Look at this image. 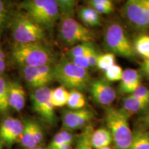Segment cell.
Instances as JSON below:
<instances>
[{"mask_svg":"<svg viewBox=\"0 0 149 149\" xmlns=\"http://www.w3.org/2000/svg\"><path fill=\"white\" fill-rule=\"evenodd\" d=\"M54 81L70 90L86 91L89 88L91 77L88 70L77 66L65 58L53 66Z\"/></svg>","mask_w":149,"mask_h":149,"instance_id":"cell-1","label":"cell"},{"mask_svg":"<svg viewBox=\"0 0 149 149\" xmlns=\"http://www.w3.org/2000/svg\"><path fill=\"white\" fill-rule=\"evenodd\" d=\"M12 57L20 67H39L51 65L54 54L42 42L15 44L12 49Z\"/></svg>","mask_w":149,"mask_h":149,"instance_id":"cell-2","label":"cell"},{"mask_svg":"<svg viewBox=\"0 0 149 149\" xmlns=\"http://www.w3.org/2000/svg\"><path fill=\"white\" fill-rule=\"evenodd\" d=\"M128 117L122 109L109 107L106 110V124L116 149H129L131 144L133 133L130 128Z\"/></svg>","mask_w":149,"mask_h":149,"instance_id":"cell-3","label":"cell"},{"mask_svg":"<svg viewBox=\"0 0 149 149\" xmlns=\"http://www.w3.org/2000/svg\"><path fill=\"white\" fill-rule=\"evenodd\" d=\"M25 13L43 29H51L60 17L57 0H27L21 3Z\"/></svg>","mask_w":149,"mask_h":149,"instance_id":"cell-4","label":"cell"},{"mask_svg":"<svg viewBox=\"0 0 149 149\" xmlns=\"http://www.w3.org/2000/svg\"><path fill=\"white\" fill-rule=\"evenodd\" d=\"M104 42L110 53L126 59H135L137 53L133 43L119 22H113L107 26L104 33Z\"/></svg>","mask_w":149,"mask_h":149,"instance_id":"cell-5","label":"cell"},{"mask_svg":"<svg viewBox=\"0 0 149 149\" xmlns=\"http://www.w3.org/2000/svg\"><path fill=\"white\" fill-rule=\"evenodd\" d=\"M11 31L16 44L42 42L46 37L44 29L33 22L25 13H19L13 17Z\"/></svg>","mask_w":149,"mask_h":149,"instance_id":"cell-6","label":"cell"},{"mask_svg":"<svg viewBox=\"0 0 149 149\" xmlns=\"http://www.w3.org/2000/svg\"><path fill=\"white\" fill-rule=\"evenodd\" d=\"M59 36L64 44L75 46L95 40V35L91 30L74 19V17H61L58 28Z\"/></svg>","mask_w":149,"mask_h":149,"instance_id":"cell-7","label":"cell"},{"mask_svg":"<svg viewBox=\"0 0 149 149\" xmlns=\"http://www.w3.org/2000/svg\"><path fill=\"white\" fill-rule=\"evenodd\" d=\"M122 15L128 24L144 33L149 30V10L141 0H128L122 7Z\"/></svg>","mask_w":149,"mask_h":149,"instance_id":"cell-8","label":"cell"},{"mask_svg":"<svg viewBox=\"0 0 149 149\" xmlns=\"http://www.w3.org/2000/svg\"><path fill=\"white\" fill-rule=\"evenodd\" d=\"M33 109L42 120L48 124L56 121L55 107L51 102V89L48 87L35 89L31 95Z\"/></svg>","mask_w":149,"mask_h":149,"instance_id":"cell-9","label":"cell"},{"mask_svg":"<svg viewBox=\"0 0 149 149\" xmlns=\"http://www.w3.org/2000/svg\"><path fill=\"white\" fill-rule=\"evenodd\" d=\"M24 79L31 88L37 89L45 87L54 81L53 66L44 65L39 67H20Z\"/></svg>","mask_w":149,"mask_h":149,"instance_id":"cell-10","label":"cell"},{"mask_svg":"<svg viewBox=\"0 0 149 149\" xmlns=\"http://www.w3.org/2000/svg\"><path fill=\"white\" fill-rule=\"evenodd\" d=\"M24 123L13 117H7L0 124V143L10 146L19 141L24 130Z\"/></svg>","mask_w":149,"mask_h":149,"instance_id":"cell-11","label":"cell"},{"mask_svg":"<svg viewBox=\"0 0 149 149\" xmlns=\"http://www.w3.org/2000/svg\"><path fill=\"white\" fill-rule=\"evenodd\" d=\"M88 89L95 101L100 105H111L117 97L115 88L105 79L92 80Z\"/></svg>","mask_w":149,"mask_h":149,"instance_id":"cell-12","label":"cell"},{"mask_svg":"<svg viewBox=\"0 0 149 149\" xmlns=\"http://www.w3.org/2000/svg\"><path fill=\"white\" fill-rule=\"evenodd\" d=\"M93 112L88 109H66L62 113V124L64 129L72 131L83 128L93 118Z\"/></svg>","mask_w":149,"mask_h":149,"instance_id":"cell-13","label":"cell"},{"mask_svg":"<svg viewBox=\"0 0 149 149\" xmlns=\"http://www.w3.org/2000/svg\"><path fill=\"white\" fill-rule=\"evenodd\" d=\"M141 76L138 70L128 68L124 70L122 79L119 85L121 94L131 95L141 85Z\"/></svg>","mask_w":149,"mask_h":149,"instance_id":"cell-14","label":"cell"},{"mask_svg":"<svg viewBox=\"0 0 149 149\" xmlns=\"http://www.w3.org/2000/svg\"><path fill=\"white\" fill-rule=\"evenodd\" d=\"M8 100L9 108L16 111H21L25 107L26 92L19 82L8 81Z\"/></svg>","mask_w":149,"mask_h":149,"instance_id":"cell-15","label":"cell"},{"mask_svg":"<svg viewBox=\"0 0 149 149\" xmlns=\"http://www.w3.org/2000/svg\"><path fill=\"white\" fill-rule=\"evenodd\" d=\"M149 107V101L135 97L130 95L122 100V110L128 116L146 111Z\"/></svg>","mask_w":149,"mask_h":149,"instance_id":"cell-16","label":"cell"},{"mask_svg":"<svg viewBox=\"0 0 149 149\" xmlns=\"http://www.w3.org/2000/svg\"><path fill=\"white\" fill-rule=\"evenodd\" d=\"M113 142L111 132L107 128H100L93 130L90 136V144L93 149H101L109 146Z\"/></svg>","mask_w":149,"mask_h":149,"instance_id":"cell-17","label":"cell"},{"mask_svg":"<svg viewBox=\"0 0 149 149\" xmlns=\"http://www.w3.org/2000/svg\"><path fill=\"white\" fill-rule=\"evenodd\" d=\"M78 16L86 27H97L102 24L101 15L89 6L81 7L78 10Z\"/></svg>","mask_w":149,"mask_h":149,"instance_id":"cell-18","label":"cell"},{"mask_svg":"<svg viewBox=\"0 0 149 149\" xmlns=\"http://www.w3.org/2000/svg\"><path fill=\"white\" fill-rule=\"evenodd\" d=\"M24 130L22 132L20 142L27 149H33L37 146L33 131V121L27 120L24 122Z\"/></svg>","mask_w":149,"mask_h":149,"instance_id":"cell-19","label":"cell"},{"mask_svg":"<svg viewBox=\"0 0 149 149\" xmlns=\"http://www.w3.org/2000/svg\"><path fill=\"white\" fill-rule=\"evenodd\" d=\"M129 149H149V130L143 128L135 130Z\"/></svg>","mask_w":149,"mask_h":149,"instance_id":"cell-20","label":"cell"},{"mask_svg":"<svg viewBox=\"0 0 149 149\" xmlns=\"http://www.w3.org/2000/svg\"><path fill=\"white\" fill-rule=\"evenodd\" d=\"M68 97L69 91L62 86L51 90V102L54 107H63L67 105Z\"/></svg>","mask_w":149,"mask_h":149,"instance_id":"cell-21","label":"cell"},{"mask_svg":"<svg viewBox=\"0 0 149 149\" xmlns=\"http://www.w3.org/2000/svg\"><path fill=\"white\" fill-rule=\"evenodd\" d=\"M136 53L144 59L149 58V35L141 33L135 38L133 42Z\"/></svg>","mask_w":149,"mask_h":149,"instance_id":"cell-22","label":"cell"},{"mask_svg":"<svg viewBox=\"0 0 149 149\" xmlns=\"http://www.w3.org/2000/svg\"><path fill=\"white\" fill-rule=\"evenodd\" d=\"M67 106L70 110L74 111L84 109L86 99L82 92L77 90H70Z\"/></svg>","mask_w":149,"mask_h":149,"instance_id":"cell-23","label":"cell"},{"mask_svg":"<svg viewBox=\"0 0 149 149\" xmlns=\"http://www.w3.org/2000/svg\"><path fill=\"white\" fill-rule=\"evenodd\" d=\"M74 137L71 132L64 129L56 133L53 137L50 144L48 146V149H56L65 143H72L73 141Z\"/></svg>","mask_w":149,"mask_h":149,"instance_id":"cell-24","label":"cell"},{"mask_svg":"<svg viewBox=\"0 0 149 149\" xmlns=\"http://www.w3.org/2000/svg\"><path fill=\"white\" fill-rule=\"evenodd\" d=\"M87 3L101 15L111 14L115 10L114 4L110 0H90Z\"/></svg>","mask_w":149,"mask_h":149,"instance_id":"cell-25","label":"cell"},{"mask_svg":"<svg viewBox=\"0 0 149 149\" xmlns=\"http://www.w3.org/2000/svg\"><path fill=\"white\" fill-rule=\"evenodd\" d=\"M8 94V82L0 75V113H6L9 109Z\"/></svg>","mask_w":149,"mask_h":149,"instance_id":"cell-26","label":"cell"},{"mask_svg":"<svg viewBox=\"0 0 149 149\" xmlns=\"http://www.w3.org/2000/svg\"><path fill=\"white\" fill-rule=\"evenodd\" d=\"M61 17H73L77 1L73 0H57Z\"/></svg>","mask_w":149,"mask_h":149,"instance_id":"cell-27","label":"cell"},{"mask_svg":"<svg viewBox=\"0 0 149 149\" xmlns=\"http://www.w3.org/2000/svg\"><path fill=\"white\" fill-rule=\"evenodd\" d=\"M115 61H116L115 55L110 52L100 54L97 61L96 67L102 71H106L112 66L115 64Z\"/></svg>","mask_w":149,"mask_h":149,"instance_id":"cell-28","label":"cell"},{"mask_svg":"<svg viewBox=\"0 0 149 149\" xmlns=\"http://www.w3.org/2000/svg\"><path fill=\"white\" fill-rule=\"evenodd\" d=\"M123 72H124V70L122 67L120 65L115 64L106 71H104V75H105L104 79L109 81L110 83L121 81Z\"/></svg>","mask_w":149,"mask_h":149,"instance_id":"cell-29","label":"cell"},{"mask_svg":"<svg viewBox=\"0 0 149 149\" xmlns=\"http://www.w3.org/2000/svg\"><path fill=\"white\" fill-rule=\"evenodd\" d=\"M91 126H87L77 139L74 149H93L90 144V136L93 132Z\"/></svg>","mask_w":149,"mask_h":149,"instance_id":"cell-30","label":"cell"},{"mask_svg":"<svg viewBox=\"0 0 149 149\" xmlns=\"http://www.w3.org/2000/svg\"><path fill=\"white\" fill-rule=\"evenodd\" d=\"M91 42L90 43H82V44H77L72 46L70 48L68 51H67L66 55L68 59H71L75 57H81L84 55L88 51L89 46H90Z\"/></svg>","mask_w":149,"mask_h":149,"instance_id":"cell-31","label":"cell"},{"mask_svg":"<svg viewBox=\"0 0 149 149\" xmlns=\"http://www.w3.org/2000/svg\"><path fill=\"white\" fill-rule=\"evenodd\" d=\"M91 44H92V43H91ZM89 47H90V46H89ZM88 49H89V48H88ZM88 51H87L86 53L84 55L81 56V57H75V58L69 59V60L70 61H72L73 64L77 65V66L80 67V68H84V69L88 70V68H90L88 57Z\"/></svg>","mask_w":149,"mask_h":149,"instance_id":"cell-32","label":"cell"},{"mask_svg":"<svg viewBox=\"0 0 149 149\" xmlns=\"http://www.w3.org/2000/svg\"><path fill=\"white\" fill-rule=\"evenodd\" d=\"M99 55H100V53H98L97 50L96 49V48L95 47L93 44H91L88 51V57L90 68L96 67Z\"/></svg>","mask_w":149,"mask_h":149,"instance_id":"cell-33","label":"cell"},{"mask_svg":"<svg viewBox=\"0 0 149 149\" xmlns=\"http://www.w3.org/2000/svg\"><path fill=\"white\" fill-rule=\"evenodd\" d=\"M131 95L135 97L149 101V88L140 85Z\"/></svg>","mask_w":149,"mask_h":149,"instance_id":"cell-34","label":"cell"},{"mask_svg":"<svg viewBox=\"0 0 149 149\" xmlns=\"http://www.w3.org/2000/svg\"><path fill=\"white\" fill-rule=\"evenodd\" d=\"M8 10L4 1L0 0V32L4 26L6 22L8 19Z\"/></svg>","mask_w":149,"mask_h":149,"instance_id":"cell-35","label":"cell"},{"mask_svg":"<svg viewBox=\"0 0 149 149\" xmlns=\"http://www.w3.org/2000/svg\"><path fill=\"white\" fill-rule=\"evenodd\" d=\"M33 131H34L35 141H36L37 146H39L43 141L44 135H43L42 129L41 126L34 121H33Z\"/></svg>","mask_w":149,"mask_h":149,"instance_id":"cell-36","label":"cell"},{"mask_svg":"<svg viewBox=\"0 0 149 149\" xmlns=\"http://www.w3.org/2000/svg\"><path fill=\"white\" fill-rule=\"evenodd\" d=\"M139 123L143 129H149V110L139 119Z\"/></svg>","mask_w":149,"mask_h":149,"instance_id":"cell-37","label":"cell"},{"mask_svg":"<svg viewBox=\"0 0 149 149\" xmlns=\"http://www.w3.org/2000/svg\"><path fill=\"white\" fill-rule=\"evenodd\" d=\"M6 68V57L2 49L0 48V75L5 71Z\"/></svg>","mask_w":149,"mask_h":149,"instance_id":"cell-38","label":"cell"},{"mask_svg":"<svg viewBox=\"0 0 149 149\" xmlns=\"http://www.w3.org/2000/svg\"><path fill=\"white\" fill-rule=\"evenodd\" d=\"M141 70L149 78V58L144 59V61L141 63Z\"/></svg>","mask_w":149,"mask_h":149,"instance_id":"cell-39","label":"cell"},{"mask_svg":"<svg viewBox=\"0 0 149 149\" xmlns=\"http://www.w3.org/2000/svg\"><path fill=\"white\" fill-rule=\"evenodd\" d=\"M72 146V143H65L61 144V146L57 147L56 149H70Z\"/></svg>","mask_w":149,"mask_h":149,"instance_id":"cell-40","label":"cell"},{"mask_svg":"<svg viewBox=\"0 0 149 149\" xmlns=\"http://www.w3.org/2000/svg\"><path fill=\"white\" fill-rule=\"evenodd\" d=\"M141 1H142L143 3L145 5L147 9L149 10V0H141Z\"/></svg>","mask_w":149,"mask_h":149,"instance_id":"cell-41","label":"cell"},{"mask_svg":"<svg viewBox=\"0 0 149 149\" xmlns=\"http://www.w3.org/2000/svg\"><path fill=\"white\" fill-rule=\"evenodd\" d=\"M101 149H113V148H111V146H107V147H104V148H102Z\"/></svg>","mask_w":149,"mask_h":149,"instance_id":"cell-42","label":"cell"},{"mask_svg":"<svg viewBox=\"0 0 149 149\" xmlns=\"http://www.w3.org/2000/svg\"><path fill=\"white\" fill-rule=\"evenodd\" d=\"M3 146V145L1 144V143H0V149H2Z\"/></svg>","mask_w":149,"mask_h":149,"instance_id":"cell-43","label":"cell"},{"mask_svg":"<svg viewBox=\"0 0 149 149\" xmlns=\"http://www.w3.org/2000/svg\"><path fill=\"white\" fill-rule=\"evenodd\" d=\"M33 149H43V148H41V147H40V146H37V147H35V148H33Z\"/></svg>","mask_w":149,"mask_h":149,"instance_id":"cell-44","label":"cell"}]
</instances>
